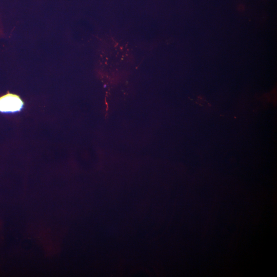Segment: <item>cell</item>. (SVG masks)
Returning a JSON list of instances; mask_svg holds the SVG:
<instances>
[{"instance_id":"obj_1","label":"cell","mask_w":277,"mask_h":277,"mask_svg":"<svg viewBox=\"0 0 277 277\" xmlns=\"http://www.w3.org/2000/svg\"><path fill=\"white\" fill-rule=\"evenodd\" d=\"M24 103L17 95L8 92L0 97V112L14 113L19 112L23 108Z\"/></svg>"}]
</instances>
